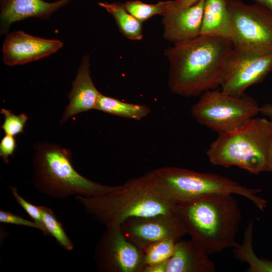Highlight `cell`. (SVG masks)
Wrapping results in <instances>:
<instances>
[{
  "instance_id": "9a60e30c",
  "label": "cell",
  "mask_w": 272,
  "mask_h": 272,
  "mask_svg": "<svg viewBox=\"0 0 272 272\" xmlns=\"http://www.w3.org/2000/svg\"><path fill=\"white\" fill-rule=\"evenodd\" d=\"M71 0L47 2L43 0H0L1 34L7 33L11 25L29 18L48 19Z\"/></svg>"
},
{
  "instance_id": "e0dca14e",
  "label": "cell",
  "mask_w": 272,
  "mask_h": 272,
  "mask_svg": "<svg viewBox=\"0 0 272 272\" xmlns=\"http://www.w3.org/2000/svg\"><path fill=\"white\" fill-rule=\"evenodd\" d=\"M200 34L232 41V25L227 0H205Z\"/></svg>"
},
{
  "instance_id": "ac0fdd59",
  "label": "cell",
  "mask_w": 272,
  "mask_h": 272,
  "mask_svg": "<svg viewBox=\"0 0 272 272\" xmlns=\"http://www.w3.org/2000/svg\"><path fill=\"white\" fill-rule=\"evenodd\" d=\"M253 222L249 223L244 234L242 243L233 248V254L239 260L248 264L249 272H272V260L259 258L255 253L252 243Z\"/></svg>"
},
{
  "instance_id": "f1b7e54d",
  "label": "cell",
  "mask_w": 272,
  "mask_h": 272,
  "mask_svg": "<svg viewBox=\"0 0 272 272\" xmlns=\"http://www.w3.org/2000/svg\"><path fill=\"white\" fill-rule=\"evenodd\" d=\"M200 0H175V3L180 7H188L192 6Z\"/></svg>"
},
{
  "instance_id": "277c9868",
  "label": "cell",
  "mask_w": 272,
  "mask_h": 272,
  "mask_svg": "<svg viewBox=\"0 0 272 272\" xmlns=\"http://www.w3.org/2000/svg\"><path fill=\"white\" fill-rule=\"evenodd\" d=\"M213 165L236 167L252 174L272 172V122L253 117L234 129L219 133L206 152Z\"/></svg>"
},
{
  "instance_id": "6da1fadb",
  "label": "cell",
  "mask_w": 272,
  "mask_h": 272,
  "mask_svg": "<svg viewBox=\"0 0 272 272\" xmlns=\"http://www.w3.org/2000/svg\"><path fill=\"white\" fill-rule=\"evenodd\" d=\"M234 46L229 39L200 34L167 47L164 55L171 92L194 97L220 87Z\"/></svg>"
},
{
  "instance_id": "484cf974",
  "label": "cell",
  "mask_w": 272,
  "mask_h": 272,
  "mask_svg": "<svg viewBox=\"0 0 272 272\" xmlns=\"http://www.w3.org/2000/svg\"><path fill=\"white\" fill-rule=\"evenodd\" d=\"M0 222L32 227L39 230L38 225L35 222L29 221L15 214L3 210L0 211Z\"/></svg>"
},
{
  "instance_id": "2e32d148",
  "label": "cell",
  "mask_w": 272,
  "mask_h": 272,
  "mask_svg": "<svg viewBox=\"0 0 272 272\" xmlns=\"http://www.w3.org/2000/svg\"><path fill=\"white\" fill-rule=\"evenodd\" d=\"M89 60L88 55L84 56L82 60L68 94L70 102L60 124L78 113L96 108L101 94L96 88L90 76Z\"/></svg>"
},
{
  "instance_id": "7a4b0ae2",
  "label": "cell",
  "mask_w": 272,
  "mask_h": 272,
  "mask_svg": "<svg viewBox=\"0 0 272 272\" xmlns=\"http://www.w3.org/2000/svg\"><path fill=\"white\" fill-rule=\"evenodd\" d=\"M175 204L186 233L209 255L239 244L236 236L242 217L233 194H209Z\"/></svg>"
},
{
  "instance_id": "d4e9b609",
  "label": "cell",
  "mask_w": 272,
  "mask_h": 272,
  "mask_svg": "<svg viewBox=\"0 0 272 272\" xmlns=\"http://www.w3.org/2000/svg\"><path fill=\"white\" fill-rule=\"evenodd\" d=\"M10 188L18 203L26 211L34 220V222L38 225L39 230L42 232L44 235H49L44 225L39 206L32 205L25 200L19 194L17 187H11Z\"/></svg>"
},
{
  "instance_id": "4316f807",
  "label": "cell",
  "mask_w": 272,
  "mask_h": 272,
  "mask_svg": "<svg viewBox=\"0 0 272 272\" xmlns=\"http://www.w3.org/2000/svg\"><path fill=\"white\" fill-rule=\"evenodd\" d=\"M16 147V141L14 136L6 134L2 139L0 143V156L6 164L9 161V157L13 156Z\"/></svg>"
},
{
  "instance_id": "cb8c5ba5",
  "label": "cell",
  "mask_w": 272,
  "mask_h": 272,
  "mask_svg": "<svg viewBox=\"0 0 272 272\" xmlns=\"http://www.w3.org/2000/svg\"><path fill=\"white\" fill-rule=\"evenodd\" d=\"M1 113L4 115L5 120L1 128L6 134L14 136L24 131L28 119L27 116L22 113L15 115L10 110L2 108Z\"/></svg>"
},
{
  "instance_id": "ba28073f",
  "label": "cell",
  "mask_w": 272,
  "mask_h": 272,
  "mask_svg": "<svg viewBox=\"0 0 272 272\" xmlns=\"http://www.w3.org/2000/svg\"><path fill=\"white\" fill-rule=\"evenodd\" d=\"M234 46L262 53H272V10L258 3L227 0Z\"/></svg>"
},
{
  "instance_id": "9c48e42d",
  "label": "cell",
  "mask_w": 272,
  "mask_h": 272,
  "mask_svg": "<svg viewBox=\"0 0 272 272\" xmlns=\"http://www.w3.org/2000/svg\"><path fill=\"white\" fill-rule=\"evenodd\" d=\"M272 72V53H262L234 46L229 54L221 90L234 96L244 94Z\"/></svg>"
},
{
  "instance_id": "7402d4cb",
  "label": "cell",
  "mask_w": 272,
  "mask_h": 272,
  "mask_svg": "<svg viewBox=\"0 0 272 272\" xmlns=\"http://www.w3.org/2000/svg\"><path fill=\"white\" fill-rule=\"evenodd\" d=\"M173 1L159 2L156 4H148L141 1L127 2L123 4L126 11L141 22L156 15H163L170 8Z\"/></svg>"
},
{
  "instance_id": "8992f818",
  "label": "cell",
  "mask_w": 272,
  "mask_h": 272,
  "mask_svg": "<svg viewBox=\"0 0 272 272\" xmlns=\"http://www.w3.org/2000/svg\"><path fill=\"white\" fill-rule=\"evenodd\" d=\"M160 190L170 201H188L213 193H228L247 198L264 211L267 201L258 195L261 190L243 185L236 181L214 173L189 169L164 167L153 170Z\"/></svg>"
},
{
  "instance_id": "d6986e66",
  "label": "cell",
  "mask_w": 272,
  "mask_h": 272,
  "mask_svg": "<svg viewBox=\"0 0 272 272\" xmlns=\"http://www.w3.org/2000/svg\"><path fill=\"white\" fill-rule=\"evenodd\" d=\"M95 109L123 118L140 120L147 117L151 109L145 105L127 103L101 94Z\"/></svg>"
},
{
  "instance_id": "44dd1931",
  "label": "cell",
  "mask_w": 272,
  "mask_h": 272,
  "mask_svg": "<svg viewBox=\"0 0 272 272\" xmlns=\"http://www.w3.org/2000/svg\"><path fill=\"white\" fill-rule=\"evenodd\" d=\"M178 240L164 239L154 242L142 249L144 271L147 267L167 260L173 254L176 243Z\"/></svg>"
},
{
  "instance_id": "52a82bcc",
  "label": "cell",
  "mask_w": 272,
  "mask_h": 272,
  "mask_svg": "<svg viewBox=\"0 0 272 272\" xmlns=\"http://www.w3.org/2000/svg\"><path fill=\"white\" fill-rule=\"evenodd\" d=\"M259 110L257 101L245 93L234 96L216 89L200 95L190 112L197 122L219 134L242 125Z\"/></svg>"
},
{
  "instance_id": "30bf717a",
  "label": "cell",
  "mask_w": 272,
  "mask_h": 272,
  "mask_svg": "<svg viewBox=\"0 0 272 272\" xmlns=\"http://www.w3.org/2000/svg\"><path fill=\"white\" fill-rule=\"evenodd\" d=\"M98 271L143 272L142 251L129 241L120 226L107 229L99 239L94 253Z\"/></svg>"
},
{
  "instance_id": "83f0119b",
  "label": "cell",
  "mask_w": 272,
  "mask_h": 272,
  "mask_svg": "<svg viewBox=\"0 0 272 272\" xmlns=\"http://www.w3.org/2000/svg\"><path fill=\"white\" fill-rule=\"evenodd\" d=\"M259 113L267 118L272 122V103H265L260 106Z\"/></svg>"
},
{
  "instance_id": "7c38bea8",
  "label": "cell",
  "mask_w": 272,
  "mask_h": 272,
  "mask_svg": "<svg viewBox=\"0 0 272 272\" xmlns=\"http://www.w3.org/2000/svg\"><path fill=\"white\" fill-rule=\"evenodd\" d=\"M63 45L57 39H45L17 31L8 35L4 41L3 60L8 65L23 64L55 53Z\"/></svg>"
},
{
  "instance_id": "603a6c76",
  "label": "cell",
  "mask_w": 272,
  "mask_h": 272,
  "mask_svg": "<svg viewBox=\"0 0 272 272\" xmlns=\"http://www.w3.org/2000/svg\"><path fill=\"white\" fill-rule=\"evenodd\" d=\"M39 208L44 225L49 235L54 237L59 245L64 249L72 250L74 248V244L52 210L44 206H39Z\"/></svg>"
},
{
  "instance_id": "ffe728a7",
  "label": "cell",
  "mask_w": 272,
  "mask_h": 272,
  "mask_svg": "<svg viewBox=\"0 0 272 272\" xmlns=\"http://www.w3.org/2000/svg\"><path fill=\"white\" fill-rule=\"evenodd\" d=\"M98 5L112 15L121 33L131 40L142 39V22L125 9L123 4L99 2Z\"/></svg>"
},
{
  "instance_id": "8fae6325",
  "label": "cell",
  "mask_w": 272,
  "mask_h": 272,
  "mask_svg": "<svg viewBox=\"0 0 272 272\" xmlns=\"http://www.w3.org/2000/svg\"><path fill=\"white\" fill-rule=\"evenodd\" d=\"M126 238L142 250L156 241L167 238L179 239L186 233L178 215L134 217L120 226Z\"/></svg>"
},
{
  "instance_id": "5bb4252c",
  "label": "cell",
  "mask_w": 272,
  "mask_h": 272,
  "mask_svg": "<svg viewBox=\"0 0 272 272\" xmlns=\"http://www.w3.org/2000/svg\"><path fill=\"white\" fill-rule=\"evenodd\" d=\"M209 256L191 239H180L167 260L147 267L144 272H214L215 264Z\"/></svg>"
},
{
  "instance_id": "5b68a950",
  "label": "cell",
  "mask_w": 272,
  "mask_h": 272,
  "mask_svg": "<svg viewBox=\"0 0 272 272\" xmlns=\"http://www.w3.org/2000/svg\"><path fill=\"white\" fill-rule=\"evenodd\" d=\"M34 147L33 185L37 191L50 198L100 196L120 187L101 184L81 175L72 165V153L69 149L48 143H39Z\"/></svg>"
},
{
  "instance_id": "3957f363",
  "label": "cell",
  "mask_w": 272,
  "mask_h": 272,
  "mask_svg": "<svg viewBox=\"0 0 272 272\" xmlns=\"http://www.w3.org/2000/svg\"><path fill=\"white\" fill-rule=\"evenodd\" d=\"M75 198L106 229L120 226L131 218L178 215L175 204L160 190L153 170L126 181L110 193Z\"/></svg>"
},
{
  "instance_id": "4fadbf2b",
  "label": "cell",
  "mask_w": 272,
  "mask_h": 272,
  "mask_svg": "<svg viewBox=\"0 0 272 272\" xmlns=\"http://www.w3.org/2000/svg\"><path fill=\"white\" fill-rule=\"evenodd\" d=\"M205 0L188 7L178 6L173 1L169 10L163 15V37L173 43L200 35Z\"/></svg>"
}]
</instances>
